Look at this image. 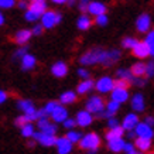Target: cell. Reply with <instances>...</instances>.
<instances>
[{
	"mask_svg": "<svg viewBox=\"0 0 154 154\" xmlns=\"http://www.w3.org/2000/svg\"><path fill=\"white\" fill-rule=\"evenodd\" d=\"M44 117H48V115L45 113V110H44V109L37 110V119H44Z\"/></svg>",
	"mask_w": 154,
	"mask_h": 154,
	"instance_id": "f907efd6",
	"label": "cell"
},
{
	"mask_svg": "<svg viewBox=\"0 0 154 154\" xmlns=\"http://www.w3.org/2000/svg\"><path fill=\"white\" fill-rule=\"evenodd\" d=\"M21 129V134L24 136V137H33L34 134V126L31 125V123H27V125H24L23 127H20Z\"/></svg>",
	"mask_w": 154,
	"mask_h": 154,
	"instance_id": "1f68e13d",
	"label": "cell"
},
{
	"mask_svg": "<svg viewBox=\"0 0 154 154\" xmlns=\"http://www.w3.org/2000/svg\"><path fill=\"white\" fill-rule=\"evenodd\" d=\"M34 140L40 141L42 146H45V147H51V146L55 144V140L57 137L55 134H47V133H42V131H34Z\"/></svg>",
	"mask_w": 154,
	"mask_h": 154,
	"instance_id": "8992f818",
	"label": "cell"
},
{
	"mask_svg": "<svg viewBox=\"0 0 154 154\" xmlns=\"http://www.w3.org/2000/svg\"><path fill=\"white\" fill-rule=\"evenodd\" d=\"M51 72L57 78H64V76L68 74V65H66L64 61H58V62H55V64L51 66Z\"/></svg>",
	"mask_w": 154,
	"mask_h": 154,
	"instance_id": "2e32d148",
	"label": "cell"
},
{
	"mask_svg": "<svg viewBox=\"0 0 154 154\" xmlns=\"http://www.w3.org/2000/svg\"><path fill=\"white\" fill-rule=\"evenodd\" d=\"M127 154H143V151H139V150H133V151H130V153H127Z\"/></svg>",
	"mask_w": 154,
	"mask_h": 154,
	"instance_id": "6f0895ef",
	"label": "cell"
},
{
	"mask_svg": "<svg viewBox=\"0 0 154 154\" xmlns=\"http://www.w3.org/2000/svg\"><path fill=\"white\" fill-rule=\"evenodd\" d=\"M31 35H33V34H31V31H30V30H27V28H26V30H19V31L16 33V35H14V40H16V42H17V44L24 45V44H26V42L31 38Z\"/></svg>",
	"mask_w": 154,
	"mask_h": 154,
	"instance_id": "7402d4cb",
	"label": "cell"
},
{
	"mask_svg": "<svg viewBox=\"0 0 154 154\" xmlns=\"http://www.w3.org/2000/svg\"><path fill=\"white\" fill-rule=\"evenodd\" d=\"M42 30H44V27H42L41 24H37V26H34L31 34H34V35H41V34H42Z\"/></svg>",
	"mask_w": 154,
	"mask_h": 154,
	"instance_id": "7dc6e473",
	"label": "cell"
},
{
	"mask_svg": "<svg viewBox=\"0 0 154 154\" xmlns=\"http://www.w3.org/2000/svg\"><path fill=\"white\" fill-rule=\"evenodd\" d=\"M76 26H78V28H79V30H82V31H84V30H88V28L92 26V20L89 19L88 16H85V14H84V16H81L79 19H78Z\"/></svg>",
	"mask_w": 154,
	"mask_h": 154,
	"instance_id": "f1b7e54d",
	"label": "cell"
},
{
	"mask_svg": "<svg viewBox=\"0 0 154 154\" xmlns=\"http://www.w3.org/2000/svg\"><path fill=\"white\" fill-rule=\"evenodd\" d=\"M17 106H19L20 110H23L24 115L27 116V119L30 122L37 120V109L34 106V103L28 99H21L17 102Z\"/></svg>",
	"mask_w": 154,
	"mask_h": 154,
	"instance_id": "277c9868",
	"label": "cell"
},
{
	"mask_svg": "<svg viewBox=\"0 0 154 154\" xmlns=\"http://www.w3.org/2000/svg\"><path fill=\"white\" fill-rule=\"evenodd\" d=\"M123 134H125V129L122 126L112 127L106 133V140L110 141V140H115V139H120V137H123Z\"/></svg>",
	"mask_w": 154,
	"mask_h": 154,
	"instance_id": "cb8c5ba5",
	"label": "cell"
},
{
	"mask_svg": "<svg viewBox=\"0 0 154 154\" xmlns=\"http://www.w3.org/2000/svg\"><path fill=\"white\" fill-rule=\"evenodd\" d=\"M131 50H133L134 57H137V58H146V57H149V55H153L151 51H150V48L147 47V44L144 41H137V44Z\"/></svg>",
	"mask_w": 154,
	"mask_h": 154,
	"instance_id": "8fae6325",
	"label": "cell"
},
{
	"mask_svg": "<svg viewBox=\"0 0 154 154\" xmlns=\"http://www.w3.org/2000/svg\"><path fill=\"white\" fill-rule=\"evenodd\" d=\"M110 92H112V100H115L117 103H125L129 99V91L127 89L113 88Z\"/></svg>",
	"mask_w": 154,
	"mask_h": 154,
	"instance_id": "9a60e30c",
	"label": "cell"
},
{
	"mask_svg": "<svg viewBox=\"0 0 154 154\" xmlns=\"http://www.w3.org/2000/svg\"><path fill=\"white\" fill-rule=\"evenodd\" d=\"M58 105H60V102H55V100H51V102H48L47 105L44 106V110H45V113H47V115H51V113H52V110H54V109H55V107L58 106Z\"/></svg>",
	"mask_w": 154,
	"mask_h": 154,
	"instance_id": "d590c367",
	"label": "cell"
},
{
	"mask_svg": "<svg viewBox=\"0 0 154 154\" xmlns=\"http://www.w3.org/2000/svg\"><path fill=\"white\" fill-rule=\"evenodd\" d=\"M6 99H7V94H6L5 91H0V105L3 102H6Z\"/></svg>",
	"mask_w": 154,
	"mask_h": 154,
	"instance_id": "816d5d0a",
	"label": "cell"
},
{
	"mask_svg": "<svg viewBox=\"0 0 154 154\" xmlns=\"http://www.w3.org/2000/svg\"><path fill=\"white\" fill-rule=\"evenodd\" d=\"M113 88L127 89V88H129V81H125V79H117V81H113Z\"/></svg>",
	"mask_w": 154,
	"mask_h": 154,
	"instance_id": "8d00e7d4",
	"label": "cell"
},
{
	"mask_svg": "<svg viewBox=\"0 0 154 154\" xmlns=\"http://www.w3.org/2000/svg\"><path fill=\"white\" fill-rule=\"evenodd\" d=\"M14 5H16V0H0L2 9H11Z\"/></svg>",
	"mask_w": 154,
	"mask_h": 154,
	"instance_id": "f35d334b",
	"label": "cell"
},
{
	"mask_svg": "<svg viewBox=\"0 0 154 154\" xmlns=\"http://www.w3.org/2000/svg\"><path fill=\"white\" fill-rule=\"evenodd\" d=\"M23 2H26V0H23Z\"/></svg>",
	"mask_w": 154,
	"mask_h": 154,
	"instance_id": "91938a15",
	"label": "cell"
},
{
	"mask_svg": "<svg viewBox=\"0 0 154 154\" xmlns=\"http://www.w3.org/2000/svg\"><path fill=\"white\" fill-rule=\"evenodd\" d=\"M40 19H41V26L44 28H52V27H55L58 23H61L62 17H61V14L55 13V11L45 10V11L41 14Z\"/></svg>",
	"mask_w": 154,
	"mask_h": 154,
	"instance_id": "3957f363",
	"label": "cell"
},
{
	"mask_svg": "<svg viewBox=\"0 0 154 154\" xmlns=\"http://www.w3.org/2000/svg\"><path fill=\"white\" fill-rule=\"evenodd\" d=\"M95 21H96V24H98V26H106L107 24V16L106 14H99V16H96V20H95Z\"/></svg>",
	"mask_w": 154,
	"mask_h": 154,
	"instance_id": "60d3db41",
	"label": "cell"
},
{
	"mask_svg": "<svg viewBox=\"0 0 154 154\" xmlns=\"http://www.w3.org/2000/svg\"><path fill=\"white\" fill-rule=\"evenodd\" d=\"M19 7L21 10H26V9H27V3H26V2H23V0H20V2H19Z\"/></svg>",
	"mask_w": 154,
	"mask_h": 154,
	"instance_id": "db71d44e",
	"label": "cell"
},
{
	"mask_svg": "<svg viewBox=\"0 0 154 154\" xmlns=\"http://www.w3.org/2000/svg\"><path fill=\"white\" fill-rule=\"evenodd\" d=\"M137 41H139V40H136V38H133V37H126L123 41H122V45H123V48L131 50V48L137 44Z\"/></svg>",
	"mask_w": 154,
	"mask_h": 154,
	"instance_id": "d6a6232c",
	"label": "cell"
},
{
	"mask_svg": "<svg viewBox=\"0 0 154 154\" xmlns=\"http://www.w3.org/2000/svg\"><path fill=\"white\" fill-rule=\"evenodd\" d=\"M107 126H109V129H112V127L119 126V120H117V119H116L115 116L109 117V119H107Z\"/></svg>",
	"mask_w": 154,
	"mask_h": 154,
	"instance_id": "f6af8a7d",
	"label": "cell"
},
{
	"mask_svg": "<svg viewBox=\"0 0 154 154\" xmlns=\"http://www.w3.org/2000/svg\"><path fill=\"white\" fill-rule=\"evenodd\" d=\"M134 147H137L139 151H149V150L151 149V139L137 137L134 141Z\"/></svg>",
	"mask_w": 154,
	"mask_h": 154,
	"instance_id": "603a6c76",
	"label": "cell"
},
{
	"mask_svg": "<svg viewBox=\"0 0 154 154\" xmlns=\"http://www.w3.org/2000/svg\"><path fill=\"white\" fill-rule=\"evenodd\" d=\"M27 51H28V48H27V47H21V48H19L17 51L14 52V60H21V57H23L24 54H27Z\"/></svg>",
	"mask_w": 154,
	"mask_h": 154,
	"instance_id": "7bdbcfd3",
	"label": "cell"
},
{
	"mask_svg": "<svg viewBox=\"0 0 154 154\" xmlns=\"http://www.w3.org/2000/svg\"><path fill=\"white\" fill-rule=\"evenodd\" d=\"M37 125H38L40 131H42V133H47V134H55L57 133V125L48 122L47 117H44V119H37Z\"/></svg>",
	"mask_w": 154,
	"mask_h": 154,
	"instance_id": "9c48e42d",
	"label": "cell"
},
{
	"mask_svg": "<svg viewBox=\"0 0 154 154\" xmlns=\"http://www.w3.org/2000/svg\"><path fill=\"white\" fill-rule=\"evenodd\" d=\"M146 75H147V76H150V78L154 75V64H153V62L146 64Z\"/></svg>",
	"mask_w": 154,
	"mask_h": 154,
	"instance_id": "ee69618b",
	"label": "cell"
},
{
	"mask_svg": "<svg viewBox=\"0 0 154 154\" xmlns=\"http://www.w3.org/2000/svg\"><path fill=\"white\" fill-rule=\"evenodd\" d=\"M150 154H153V153H150Z\"/></svg>",
	"mask_w": 154,
	"mask_h": 154,
	"instance_id": "94428289",
	"label": "cell"
},
{
	"mask_svg": "<svg viewBox=\"0 0 154 154\" xmlns=\"http://www.w3.org/2000/svg\"><path fill=\"white\" fill-rule=\"evenodd\" d=\"M50 116L52 117V120L57 122V123H62V122L65 120L66 117H68V110H66L64 106H61V105H58V106L52 110V113L50 115Z\"/></svg>",
	"mask_w": 154,
	"mask_h": 154,
	"instance_id": "e0dca14e",
	"label": "cell"
},
{
	"mask_svg": "<svg viewBox=\"0 0 154 154\" xmlns=\"http://www.w3.org/2000/svg\"><path fill=\"white\" fill-rule=\"evenodd\" d=\"M86 110L92 115H99V113L105 110V102L100 96H92L88 99L86 102Z\"/></svg>",
	"mask_w": 154,
	"mask_h": 154,
	"instance_id": "5b68a950",
	"label": "cell"
},
{
	"mask_svg": "<svg viewBox=\"0 0 154 154\" xmlns=\"http://www.w3.org/2000/svg\"><path fill=\"white\" fill-rule=\"evenodd\" d=\"M75 100H76V94L74 91H66L60 96V103H62V105H71Z\"/></svg>",
	"mask_w": 154,
	"mask_h": 154,
	"instance_id": "4316f807",
	"label": "cell"
},
{
	"mask_svg": "<svg viewBox=\"0 0 154 154\" xmlns=\"http://www.w3.org/2000/svg\"><path fill=\"white\" fill-rule=\"evenodd\" d=\"M134 131V134L137 137H146V139H153V127L149 126V125H146V123H137L136 127L133 129Z\"/></svg>",
	"mask_w": 154,
	"mask_h": 154,
	"instance_id": "52a82bcc",
	"label": "cell"
},
{
	"mask_svg": "<svg viewBox=\"0 0 154 154\" xmlns=\"http://www.w3.org/2000/svg\"><path fill=\"white\" fill-rule=\"evenodd\" d=\"M150 26H151V17H150L147 13L139 16V19L136 21V27L140 33H147L150 30Z\"/></svg>",
	"mask_w": 154,
	"mask_h": 154,
	"instance_id": "7c38bea8",
	"label": "cell"
},
{
	"mask_svg": "<svg viewBox=\"0 0 154 154\" xmlns=\"http://www.w3.org/2000/svg\"><path fill=\"white\" fill-rule=\"evenodd\" d=\"M95 88L98 89V92H100V94H109L113 89V79L110 76H102L95 84Z\"/></svg>",
	"mask_w": 154,
	"mask_h": 154,
	"instance_id": "ba28073f",
	"label": "cell"
},
{
	"mask_svg": "<svg viewBox=\"0 0 154 154\" xmlns=\"http://www.w3.org/2000/svg\"><path fill=\"white\" fill-rule=\"evenodd\" d=\"M130 82H133L136 86H144L146 85V79H143V76H133Z\"/></svg>",
	"mask_w": 154,
	"mask_h": 154,
	"instance_id": "b9f144b4",
	"label": "cell"
},
{
	"mask_svg": "<svg viewBox=\"0 0 154 154\" xmlns=\"http://www.w3.org/2000/svg\"><path fill=\"white\" fill-rule=\"evenodd\" d=\"M78 143H79L81 149L88 150L91 154H94L98 151L99 146H100V137L96 133H88V134L82 136Z\"/></svg>",
	"mask_w": 154,
	"mask_h": 154,
	"instance_id": "7a4b0ae2",
	"label": "cell"
},
{
	"mask_svg": "<svg viewBox=\"0 0 154 154\" xmlns=\"http://www.w3.org/2000/svg\"><path fill=\"white\" fill-rule=\"evenodd\" d=\"M62 125H64V127H65V129L71 130V129H74V127L76 126V122H75V119H68V117H66L65 120L62 122Z\"/></svg>",
	"mask_w": 154,
	"mask_h": 154,
	"instance_id": "ab89813d",
	"label": "cell"
},
{
	"mask_svg": "<svg viewBox=\"0 0 154 154\" xmlns=\"http://www.w3.org/2000/svg\"><path fill=\"white\" fill-rule=\"evenodd\" d=\"M154 119H153V116H147V117H146V122H144V123H146V125H149V126H153V123H154Z\"/></svg>",
	"mask_w": 154,
	"mask_h": 154,
	"instance_id": "f5cc1de1",
	"label": "cell"
},
{
	"mask_svg": "<svg viewBox=\"0 0 154 154\" xmlns=\"http://www.w3.org/2000/svg\"><path fill=\"white\" fill-rule=\"evenodd\" d=\"M27 123H30V120L27 119V116L26 115H23V116H19L17 119H16V122H14V125L19 127H23L24 125H27Z\"/></svg>",
	"mask_w": 154,
	"mask_h": 154,
	"instance_id": "74e56055",
	"label": "cell"
},
{
	"mask_svg": "<svg viewBox=\"0 0 154 154\" xmlns=\"http://www.w3.org/2000/svg\"><path fill=\"white\" fill-rule=\"evenodd\" d=\"M54 146H57L58 154H69L71 151H72V143H71L66 137H60V139H57Z\"/></svg>",
	"mask_w": 154,
	"mask_h": 154,
	"instance_id": "30bf717a",
	"label": "cell"
},
{
	"mask_svg": "<svg viewBox=\"0 0 154 154\" xmlns=\"http://www.w3.org/2000/svg\"><path fill=\"white\" fill-rule=\"evenodd\" d=\"M117 76H119V79H125V81H129L133 78V75H131L130 69H125V68H120V69H117Z\"/></svg>",
	"mask_w": 154,
	"mask_h": 154,
	"instance_id": "4dcf8cb0",
	"label": "cell"
},
{
	"mask_svg": "<svg viewBox=\"0 0 154 154\" xmlns=\"http://www.w3.org/2000/svg\"><path fill=\"white\" fill-rule=\"evenodd\" d=\"M125 143H126V141L120 137V139H115V140L107 141V147H109V150L113 151V153H120V151H123Z\"/></svg>",
	"mask_w": 154,
	"mask_h": 154,
	"instance_id": "484cf974",
	"label": "cell"
},
{
	"mask_svg": "<svg viewBox=\"0 0 154 154\" xmlns=\"http://www.w3.org/2000/svg\"><path fill=\"white\" fill-rule=\"evenodd\" d=\"M127 131H129V133H127V137H129V139H134V137H136L134 131H133V130H127Z\"/></svg>",
	"mask_w": 154,
	"mask_h": 154,
	"instance_id": "11a10c76",
	"label": "cell"
},
{
	"mask_svg": "<svg viewBox=\"0 0 154 154\" xmlns=\"http://www.w3.org/2000/svg\"><path fill=\"white\" fill-rule=\"evenodd\" d=\"M78 75H79L82 79H88L91 74H89L88 69H85V68H79V69H78Z\"/></svg>",
	"mask_w": 154,
	"mask_h": 154,
	"instance_id": "bcb514c9",
	"label": "cell"
},
{
	"mask_svg": "<svg viewBox=\"0 0 154 154\" xmlns=\"http://www.w3.org/2000/svg\"><path fill=\"white\" fill-rule=\"evenodd\" d=\"M52 3H55V5H62V3H66V0H51Z\"/></svg>",
	"mask_w": 154,
	"mask_h": 154,
	"instance_id": "9f6ffc18",
	"label": "cell"
},
{
	"mask_svg": "<svg viewBox=\"0 0 154 154\" xmlns=\"http://www.w3.org/2000/svg\"><path fill=\"white\" fill-rule=\"evenodd\" d=\"M3 23H5V16L0 13V26H3Z\"/></svg>",
	"mask_w": 154,
	"mask_h": 154,
	"instance_id": "680465c9",
	"label": "cell"
},
{
	"mask_svg": "<svg viewBox=\"0 0 154 154\" xmlns=\"http://www.w3.org/2000/svg\"><path fill=\"white\" fill-rule=\"evenodd\" d=\"M37 64V60H35V57L31 55V54H24L21 57V69L23 71H30L33 69L34 66Z\"/></svg>",
	"mask_w": 154,
	"mask_h": 154,
	"instance_id": "d6986e66",
	"label": "cell"
},
{
	"mask_svg": "<svg viewBox=\"0 0 154 154\" xmlns=\"http://www.w3.org/2000/svg\"><path fill=\"white\" fill-rule=\"evenodd\" d=\"M146 44H147V47L150 48V51H151V54H154V33L153 31H150L149 34H147V37H146Z\"/></svg>",
	"mask_w": 154,
	"mask_h": 154,
	"instance_id": "836d02e7",
	"label": "cell"
},
{
	"mask_svg": "<svg viewBox=\"0 0 154 154\" xmlns=\"http://www.w3.org/2000/svg\"><path fill=\"white\" fill-rule=\"evenodd\" d=\"M30 10H33L41 17V14L47 10V5H45V0H31L30 2Z\"/></svg>",
	"mask_w": 154,
	"mask_h": 154,
	"instance_id": "44dd1931",
	"label": "cell"
},
{
	"mask_svg": "<svg viewBox=\"0 0 154 154\" xmlns=\"http://www.w3.org/2000/svg\"><path fill=\"white\" fill-rule=\"evenodd\" d=\"M120 58V51L117 50H110L105 51L102 48H94L89 50L81 57L79 62L82 65H94V64H102L105 66L113 65L117 60Z\"/></svg>",
	"mask_w": 154,
	"mask_h": 154,
	"instance_id": "6da1fadb",
	"label": "cell"
},
{
	"mask_svg": "<svg viewBox=\"0 0 154 154\" xmlns=\"http://www.w3.org/2000/svg\"><path fill=\"white\" fill-rule=\"evenodd\" d=\"M66 139L74 144V143H78V141L81 140V137H82V133L81 131H76V130H74V129H71L68 133H66V136H65Z\"/></svg>",
	"mask_w": 154,
	"mask_h": 154,
	"instance_id": "f546056e",
	"label": "cell"
},
{
	"mask_svg": "<svg viewBox=\"0 0 154 154\" xmlns=\"http://www.w3.org/2000/svg\"><path fill=\"white\" fill-rule=\"evenodd\" d=\"M137 123H139V117H137V115H136V113H129V115H126V117H125L122 127H123L125 130H133Z\"/></svg>",
	"mask_w": 154,
	"mask_h": 154,
	"instance_id": "ffe728a7",
	"label": "cell"
},
{
	"mask_svg": "<svg viewBox=\"0 0 154 154\" xmlns=\"http://www.w3.org/2000/svg\"><path fill=\"white\" fill-rule=\"evenodd\" d=\"M76 125L81 127H88L92 122H94V116H92V113H89L88 110H81L78 115H76Z\"/></svg>",
	"mask_w": 154,
	"mask_h": 154,
	"instance_id": "4fadbf2b",
	"label": "cell"
},
{
	"mask_svg": "<svg viewBox=\"0 0 154 154\" xmlns=\"http://www.w3.org/2000/svg\"><path fill=\"white\" fill-rule=\"evenodd\" d=\"M89 2H91V0H79V9H81V11H86V7H88Z\"/></svg>",
	"mask_w": 154,
	"mask_h": 154,
	"instance_id": "681fc988",
	"label": "cell"
},
{
	"mask_svg": "<svg viewBox=\"0 0 154 154\" xmlns=\"http://www.w3.org/2000/svg\"><path fill=\"white\" fill-rule=\"evenodd\" d=\"M130 72L133 76H144L146 75V64H143V62H136V64H133V66H131Z\"/></svg>",
	"mask_w": 154,
	"mask_h": 154,
	"instance_id": "83f0119b",
	"label": "cell"
},
{
	"mask_svg": "<svg viewBox=\"0 0 154 154\" xmlns=\"http://www.w3.org/2000/svg\"><path fill=\"white\" fill-rule=\"evenodd\" d=\"M136 147H134V144L133 143H125V146H123V150L126 151V154L127 153H130V151H133Z\"/></svg>",
	"mask_w": 154,
	"mask_h": 154,
	"instance_id": "c3c4849f",
	"label": "cell"
},
{
	"mask_svg": "<svg viewBox=\"0 0 154 154\" xmlns=\"http://www.w3.org/2000/svg\"><path fill=\"white\" fill-rule=\"evenodd\" d=\"M94 86H95L94 81L88 78V79H84L79 85H78L76 92H78V94H81V95H85V94H88L89 91H92V89H94Z\"/></svg>",
	"mask_w": 154,
	"mask_h": 154,
	"instance_id": "d4e9b609",
	"label": "cell"
},
{
	"mask_svg": "<svg viewBox=\"0 0 154 154\" xmlns=\"http://www.w3.org/2000/svg\"><path fill=\"white\" fill-rule=\"evenodd\" d=\"M131 109L134 112H143L146 109V102H144V96L141 94H136L133 98H131Z\"/></svg>",
	"mask_w": 154,
	"mask_h": 154,
	"instance_id": "ac0fdd59",
	"label": "cell"
},
{
	"mask_svg": "<svg viewBox=\"0 0 154 154\" xmlns=\"http://www.w3.org/2000/svg\"><path fill=\"white\" fill-rule=\"evenodd\" d=\"M24 17H26L27 21H37V20L40 19V16H38L35 11H33V10H30V9L26 10V16H24Z\"/></svg>",
	"mask_w": 154,
	"mask_h": 154,
	"instance_id": "e575fe53",
	"label": "cell"
},
{
	"mask_svg": "<svg viewBox=\"0 0 154 154\" xmlns=\"http://www.w3.org/2000/svg\"><path fill=\"white\" fill-rule=\"evenodd\" d=\"M86 11L92 16H99V14H105L106 13V6L100 3V2H89L88 7H86Z\"/></svg>",
	"mask_w": 154,
	"mask_h": 154,
	"instance_id": "5bb4252c",
	"label": "cell"
}]
</instances>
